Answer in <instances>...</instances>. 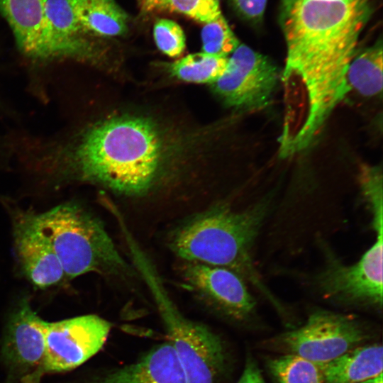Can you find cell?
<instances>
[{"label":"cell","mask_w":383,"mask_h":383,"mask_svg":"<svg viewBox=\"0 0 383 383\" xmlns=\"http://www.w3.org/2000/svg\"><path fill=\"white\" fill-rule=\"evenodd\" d=\"M370 13L369 0H283L287 57L279 140L289 155L315 141L348 94L347 72Z\"/></svg>","instance_id":"obj_1"},{"label":"cell","mask_w":383,"mask_h":383,"mask_svg":"<svg viewBox=\"0 0 383 383\" xmlns=\"http://www.w3.org/2000/svg\"><path fill=\"white\" fill-rule=\"evenodd\" d=\"M172 145L151 119L116 116L84 135L76 153L77 172L82 179L116 192L143 194L165 172L174 154Z\"/></svg>","instance_id":"obj_2"},{"label":"cell","mask_w":383,"mask_h":383,"mask_svg":"<svg viewBox=\"0 0 383 383\" xmlns=\"http://www.w3.org/2000/svg\"><path fill=\"white\" fill-rule=\"evenodd\" d=\"M273 204L270 196L240 210L224 203L216 204L174 230L169 247L186 262L235 272L282 313V305L264 283L253 257L255 243Z\"/></svg>","instance_id":"obj_3"},{"label":"cell","mask_w":383,"mask_h":383,"mask_svg":"<svg viewBox=\"0 0 383 383\" xmlns=\"http://www.w3.org/2000/svg\"><path fill=\"white\" fill-rule=\"evenodd\" d=\"M135 270L152 296L167 340L182 365L187 383H217L226 364L221 338L209 327L186 317L167 292L155 265L132 233L123 235Z\"/></svg>","instance_id":"obj_4"},{"label":"cell","mask_w":383,"mask_h":383,"mask_svg":"<svg viewBox=\"0 0 383 383\" xmlns=\"http://www.w3.org/2000/svg\"><path fill=\"white\" fill-rule=\"evenodd\" d=\"M36 218L61 263L66 281L89 272L133 274L104 223L81 204L62 203L36 213Z\"/></svg>","instance_id":"obj_5"},{"label":"cell","mask_w":383,"mask_h":383,"mask_svg":"<svg viewBox=\"0 0 383 383\" xmlns=\"http://www.w3.org/2000/svg\"><path fill=\"white\" fill-rule=\"evenodd\" d=\"M371 218L374 241L353 264L343 262L323 239H318L323 265L309 280L321 297L337 304L382 310L383 216Z\"/></svg>","instance_id":"obj_6"},{"label":"cell","mask_w":383,"mask_h":383,"mask_svg":"<svg viewBox=\"0 0 383 383\" xmlns=\"http://www.w3.org/2000/svg\"><path fill=\"white\" fill-rule=\"evenodd\" d=\"M370 338L366 326L355 316L316 310L296 329L265 340L266 348L322 364L363 345Z\"/></svg>","instance_id":"obj_7"},{"label":"cell","mask_w":383,"mask_h":383,"mask_svg":"<svg viewBox=\"0 0 383 383\" xmlns=\"http://www.w3.org/2000/svg\"><path fill=\"white\" fill-rule=\"evenodd\" d=\"M111 329L110 322L95 314L47 321L40 379L84 363L102 348Z\"/></svg>","instance_id":"obj_8"},{"label":"cell","mask_w":383,"mask_h":383,"mask_svg":"<svg viewBox=\"0 0 383 383\" xmlns=\"http://www.w3.org/2000/svg\"><path fill=\"white\" fill-rule=\"evenodd\" d=\"M46 323L33 310L27 296L14 306L4 329L0 348L5 383H40Z\"/></svg>","instance_id":"obj_9"},{"label":"cell","mask_w":383,"mask_h":383,"mask_svg":"<svg viewBox=\"0 0 383 383\" xmlns=\"http://www.w3.org/2000/svg\"><path fill=\"white\" fill-rule=\"evenodd\" d=\"M279 81L280 74L268 57L239 43L225 72L212 85L229 106L255 110L270 103Z\"/></svg>","instance_id":"obj_10"},{"label":"cell","mask_w":383,"mask_h":383,"mask_svg":"<svg viewBox=\"0 0 383 383\" xmlns=\"http://www.w3.org/2000/svg\"><path fill=\"white\" fill-rule=\"evenodd\" d=\"M182 274L196 295L224 317L240 323L255 317L256 301L248 283L235 272L221 267L184 261Z\"/></svg>","instance_id":"obj_11"},{"label":"cell","mask_w":383,"mask_h":383,"mask_svg":"<svg viewBox=\"0 0 383 383\" xmlns=\"http://www.w3.org/2000/svg\"><path fill=\"white\" fill-rule=\"evenodd\" d=\"M47 0H0V13L20 50L39 59L82 54L53 31L46 13Z\"/></svg>","instance_id":"obj_12"},{"label":"cell","mask_w":383,"mask_h":383,"mask_svg":"<svg viewBox=\"0 0 383 383\" xmlns=\"http://www.w3.org/2000/svg\"><path fill=\"white\" fill-rule=\"evenodd\" d=\"M13 220L14 252L27 280L38 289L66 281L61 263L38 223L36 213L20 211Z\"/></svg>","instance_id":"obj_13"},{"label":"cell","mask_w":383,"mask_h":383,"mask_svg":"<svg viewBox=\"0 0 383 383\" xmlns=\"http://www.w3.org/2000/svg\"><path fill=\"white\" fill-rule=\"evenodd\" d=\"M84 383H187L177 354L167 340L134 362Z\"/></svg>","instance_id":"obj_14"},{"label":"cell","mask_w":383,"mask_h":383,"mask_svg":"<svg viewBox=\"0 0 383 383\" xmlns=\"http://www.w3.org/2000/svg\"><path fill=\"white\" fill-rule=\"evenodd\" d=\"M383 348L381 344L361 345L322 364L323 383H358L382 374Z\"/></svg>","instance_id":"obj_15"},{"label":"cell","mask_w":383,"mask_h":383,"mask_svg":"<svg viewBox=\"0 0 383 383\" xmlns=\"http://www.w3.org/2000/svg\"><path fill=\"white\" fill-rule=\"evenodd\" d=\"M382 40L356 53L346 76L348 93L372 97L382 94L383 84Z\"/></svg>","instance_id":"obj_16"},{"label":"cell","mask_w":383,"mask_h":383,"mask_svg":"<svg viewBox=\"0 0 383 383\" xmlns=\"http://www.w3.org/2000/svg\"><path fill=\"white\" fill-rule=\"evenodd\" d=\"M84 0H47L46 13L55 34L82 54L88 48L81 35Z\"/></svg>","instance_id":"obj_17"},{"label":"cell","mask_w":383,"mask_h":383,"mask_svg":"<svg viewBox=\"0 0 383 383\" xmlns=\"http://www.w3.org/2000/svg\"><path fill=\"white\" fill-rule=\"evenodd\" d=\"M128 16L114 0H84L81 24L84 33L101 36L124 33Z\"/></svg>","instance_id":"obj_18"},{"label":"cell","mask_w":383,"mask_h":383,"mask_svg":"<svg viewBox=\"0 0 383 383\" xmlns=\"http://www.w3.org/2000/svg\"><path fill=\"white\" fill-rule=\"evenodd\" d=\"M228 59L204 52L190 54L173 62L170 71L182 81L213 84L225 72Z\"/></svg>","instance_id":"obj_19"},{"label":"cell","mask_w":383,"mask_h":383,"mask_svg":"<svg viewBox=\"0 0 383 383\" xmlns=\"http://www.w3.org/2000/svg\"><path fill=\"white\" fill-rule=\"evenodd\" d=\"M266 365L276 383H323L318 365L297 355L270 357Z\"/></svg>","instance_id":"obj_20"},{"label":"cell","mask_w":383,"mask_h":383,"mask_svg":"<svg viewBox=\"0 0 383 383\" xmlns=\"http://www.w3.org/2000/svg\"><path fill=\"white\" fill-rule=\"evenodd\" d=\"M201 40L204 52L225 57H228L239 44L223 15L204 24Z\"/></svg>","instance_id":"obj_21"},{"label":"cell","mask_w":383,"mask_h":383,"mask_svg":"<svg viewBox=\"0 0 383 383\" xmlns=\"http://www.w3.org/2000/svg\"><path fill=\"white\" fill-rule=\"evenodd\" d=\"M157 10L182 13L203 24L223 15L219 0H159Z\"/></svg>","instance_id":"obj_22"},{"label":"cell","mask_w":383,"mask_h":383,"mask_svg":"<svg viewBox=\"0 0 383 383\" xmlns=\"http://www.w3.org/2000/svg\"><path fill=\"white\" fill-rule=\"evenodd\" d=\"M155 43L163 53L172 57L179 56L185 49L184 31L176 22L170 19H159L153 28Z\"/></svg>","instance_id":"obj_23"},{"label":"cell","mask_w":383,"mask_h":383,"mask_svg":"<svg viewBox=\"0 0 383 383\" xmlns=\"http://www.w3.org/2000/svg\"><path fill=\"white\" fill-rule=\"evenodd\" d=\"M231 1L241 16L257 23L262 20L267 0H231Z\"/></svg>","instance_id":"obj_24"},{"label":"cell","mask_w":383,"mask_h":383,"mask_svg":"<svg viewBox=\"0 0 383 383\" xmlns=\"http://www.w3.org/2000/svg\"><path fill=\"white\" fill-rule=\"evenodd\" d=\"M236 383H266L253 357L248 354L241 376Z\"/></svg>","instance_id":"obj_25"},{"label":"cell","mask_w":383,"mask_h":383,"mask_svg":"<svg viewBox=\"0 0 383 383\" xmlns=\"http://www.w3.org/2000/svg\"><path fill=\"white\" fill-rule=\"evenodd\" d=\"M138 2L141 11L148 13L157 10L159 0H138Z\"/></svg>","instance_id":"obj_26"},{"label":"cell","mask_w":383,"mask_h":383,"mask_svg":"<svg viewBox=\"0 0 383 383\" xmlns=\"http://www.w3.org/2000/svg\"><path fill=\"white\" fill-rule=\"evenodd\" d=\"M358 383H382V374L367 379Z\"/></svg>","instance_id":"obj_27"}]
</instances>
